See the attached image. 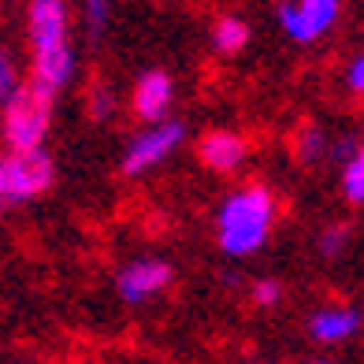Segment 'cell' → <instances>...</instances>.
Returning <instances> with one entry per match:
<instances>
[{
  "label": "cell",
  "mask_w": 364,
  "mask_h": 364,
  "mask_svg": "<svg viewBox=\"0 0 364 364\" xmlns=\"http://www.w3.org/2000/svg\"><path fill=\"white\" fill-rule=\"evenodd\" d=\"M275 19L283 34L297 45H312L335 30L342 19V0H283L275 8Z\"/></svg>",
  "instance_id": "6"
},
{
  "label": "cell",
  "mask_w": 364,
  "mask_h": 364,
  "mask_svg": "<svg viewBox=\"0 0 364 364\" xmlns=\"http://www.w3.org/2000/svg\"><path fill=\"white\" fill-rule=\"evenodd\" d=\"M346 86L353 90V97L364 101V53L350 60V68H346Z\"/></svg>",
  "instance_id": "19"
},
{
  "label": "cell",
  "mask_w": 364,
  "mask_h": 364,
  "mask_svg": "<svg viewBox=\"0 0 364 364\" xmlns=\"http://www.w3.org/2000/svg\"><path fill=\"white\" fill-rule=\"evenodd\" d=\"M48 130H53V97H45L34 86H23L4 105V115H0V134L8 141V153L45 149Z\"/></svg>",
  "instance_id": "3"
},
{
  "label": "cell",
  "mask_w": 364,
  "mask_h": 364,
  "mask_svg": "<svg viewBox=\"0 0 364 364\" xmlns=\"http://www.w3.org/2000/svg\"><path fill=\"white\" fill-rule=\"evenodd\" d=\"M346 250H350V227L335 223V227H327L320 235V253L323 257H342Z\"/></svg>",
  "instance_id": "16"
},
{
  "label": "cell",
  "mask_w": 364,
  "mask_h": 364,
  "mask_svg": "<svg viewBox=\"0 0 364 364\" xmlns=\"http://www.w3.org/2000/svg\"><path fill=\"white\" fill-rule=\"evenodd\" d=\"M342 193L350 205H364V145L353 149V156L342 168Z\"/></svg>",
  "instance_id": "12"
},
{
  "label": "cell",
  "mask_w": 364,
  "mask_h": 364,
  "mask_svg": "<svg viewBox=\"0 0 364 364\" xmlns=\"http://www.w3.org/2000/svg\"><path fill=\"white\" fill-rule=\"evenodd\" d=\"M197 156H201V164L208 171L235 175L242 164L250 160V138L238 134V130H230V127H216L197 141Z\"/></svg>",
  "instance_id": "8"
},
{
  "label": "cell",
  "mask_w": 364,
  "mask_h": 364,
  "mask_svg": "<svg viewBox=\"0 0 364 364\" xmlns=\"http://www.w3.org/2000/svg\"><path fill=\"white\" fill-rule=\"evenodd\" d=\"M312 364H331V360H312Z\"/></svg>",
  "instance_id": "20"
},
{
  "label": "cell",
  "mask_w": 364,
  "mask_h": 364,
  "mask_svg": "<svg viewBox=\"0 0 364 364\" xmlns=\"http://www.w3.org/2000/svg\"><path fill=\"white\" fill-rule=\"evenodd\" d=\"M253 30L245 19H238V15H220L216 26H212V48L223 56H238L245 45H250Z\"/></svg>",
  "instance_id": "11"
},
{
  "label": "cell",
  "mask_w": 364,
  "mask_h": 364,
  "mask_svg": "<svg viewBox=\"0 0 364 364\" xmlns=\"http://www.w3.org/2000/svg\"><path fill=\"white\" fill-rule=\"evenodd\" d=\"M26 30H30V53H34L30 86L56 101V93H63L75 82V68H78L71 48L68 0H30Z\"/></svg>",
  "instance_id": "1"
},
{
  "label": "cell",
  "mask_w": 364,
  "mask_h": 364,
  "mask_svg": "<svg viewBox=\"0 0 364 364\" xmlns=\"http://www.w3.org/2000/svg\"><path fill=\"white\" fill-rule=\"evenodd\" d=\"M182 141H186V123H178V119H164V123L145 127V130H138V134L127 141L119 171L127 178H141L149 171H156L160 164H168L178 153Z\"/></svg>",
  "instance_id": "5"
},
{
  "label": "cell",
  "mask_w": 364,
  "mask_h": 364,
  "mask_svg": "<svg viewBox=\"0 0 364 364\" xmlns=\"http://www.w3.org/2000/svg\"><path fill=\"white\" fill-rule=\"evenodd\" d=\"M327 149H331V141H327V134H323L316 123H305L301 130H297V156H301L305 164L323 160Z\"/></svg>",
  "instance_id": "13"
},
{
  "label": "cell",
  "mask_w": 364,
  "mask_h": 364,
  "mask_svg": "<svg viewBox=\"0 0 364 364\" xmlns=\"http://www.w3.org/2000/svg\"><path fill=\"white\" fill-rule=\"evenodd\" d=\"M171 264L160 260V257H141V260H130L127 268H119L115 275V294L123 297L127 305H145L153 301L156 294H164L171 287Z\"/></svg>",
  "instance_id": "7"
},
{
  "label": "cell",
  "mask_w": 364,
  "mask_h": 364,
  "mask_svg": "<svg viewBox=\"0 0 364 364\" xmlns=\"http://www.w3.org/2000/svg\"><path fill=\"white\" fill-rule=\"evenodd\" d=\"M82 11H86V26L93 38L105 34V26L112 19V0H82Z\"/></svg>",
  "instance_id": "15"
},
{
  "label": "cell",
  "mask_w": 364,
  "mask_h": 364,
  "mask_svg": "<svg viewBox=\"0 0 364 364\" xmlns=\"http://www.w3.org/2000/svg\"><path fill=\"white\" fill-rule=\"evenodd\" d=\"M19 90H23V78H19V68H15V56L0 45V108H4Z\"/></svg>",
  "instance_id": "14"
},
{
  "label": "cell",
  "mask_w": 364,
  "mask_h": 364,
  "mask_svg": "<svg viewBox=\"0 0 364 364\" xmlns=\"http://www.w3.org/2000/svg\"><path fill=\"white\" fill-rule=\"evenodd\" d=\"M250 294H253V301L260 309H272V305H279V297H283V287H279L275 279H257Z\"/></svg>",
  "instance_id": "18"
},
{
  "label": "cell",
  "mask_w": 364,
  "mask_h": 364,
  "mask_svg": "<svg viewBox=\"0 0 364 364\" xmlns=\"http://www.w3.org/2000/svg\"><path fill=\"white\" fill-rule=\"evenodd\" d=\"M360 323L364 316L353 305H323L320 312L309 316V335L323 346H335V342H350L360 331Z\"/></svg>",
  "instance_id": "10"
},
{
  "label": "cell",
  "mask_w": 364,
  "mask_h": 364,
  "mask_svg": "<svg viewBox=\"0 0 364 364\" xmlns=\"http://www.w3.org/2000/svg\"><path fill=\"white\" fill-rule=\"evenodd\" d=\"M130 105H134V115L145 119L149 127L164 123L168 112L175 105V82L164 68H149L138 82H134V93H130Z\"/></svg>",
  "instance_id": "9"
},
{
  "label": "cell",
  "mask_w": 364,
  "mask_h": 364,
  "mask_svg": "<svg viewBox=\"0 0 364 364\" xmlns=\"http://www.w3.org/2000/svg\"><path fill=\"white\" fill-rule=\"evenodd\" d=\"M56 182V164L45 149L34 153H4L0 156V208L30 205L45 197Z\"/></svg>",
  "instance_id": "4"
},
{
  "label": "cell",
  "mask_w": 364,
  "mask_h": 364,
  "mask_svg": "<svg viewBox=\"0 0 364 364\" xmlns=\"http://www.w3.org/2000/svg\"><path fill=\"white\" fill-rule=\"evenodd\" d=\"M279 201L264 182H250V186L235 190L223 197L216 212V238L227 257H253L264 250V242L272 238Z\"/></svg>",
  "instance_id": "2"
},
{
  "label": "cell",
  "mask_w": 364,
  "mask_h": 364,
  "mask_svg": "<svg viewBox=\"0 0 364 364\" xmlns=\"http://www.w3.org/2000/svg\"><path fill=\"white\" fill-rule=\"evenodd\" d=\"M112 112H115V93L101 82V86H93V93H90V115L105 123V119H112Z\"/></svg>",
  "instance_id": "17"
}]
</instances>
